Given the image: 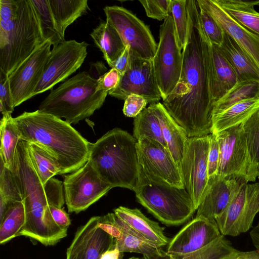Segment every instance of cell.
<instances>
[{"label": "cell", "instance_id": "1", "mask_svg": "<svg viewBox=\"0 0 259 259\" xmlns=\"http://www.w3.org/2000/svg\"><path fill=\"white\" fill-rule=\"evenodd\" d=\"M188 27L182 52L179 80L163 105L189 138L212 132L214 104L202 39L199 9L196 1L187 0Z\"/></svg>", "mask_w": 259, "mask_h": 259}, {"label": "cell", "instance_id": "2", "mask_svg": "<svg viewBox=\"0 0 259 259\" xmlns=\"http://www.w3.org/2000/svg\"><path fill=\"white\" fill-rule=\"evenodd\" d=\"M11 171L21 190L26 215V223L17 237H29L46 246L57 244L66 236L67 230L54 222L49 205L62 208L65 203L63 183L54 178L45 185L41 183L24 141L18 143Z\"/></svg>", "mask_w": 259, "mask_h": 259}, {"label": "cell", "instance_id": "3", "mask_svg": "<svg viewBox=\"0 0 259 259\" xmlns=\"http://www.w3.org/2000/svg\"><path fill=\"white\" fill-rule=\"evenodd\" d=\"M13 121L21 141L41 146L56 158L61 175L77 170L89 160L91 143L65 120L38 109Z\"/></svg>", "mask_w": 259, "mask_h": 259}, {"label": "cell", "instance_id": "4", "mask_svg": "<svg viewBox=\"0 0 259 259\" xmlns=\"http://www.w3.org/2000/svg\"><path fill=\"white\" fill-rule=\"evenodd\" d=\"M137 142L126 131L114 128L91 143L89 160L101 179L112 188L136 190L140 170Z\"/></svg>", "mask_w": 259, "mask_h": 259}, {"label": "cell", "instance_id": "5", "mask_svg": "<svg viewBox=\"0 0 259 259\" xmlns=\"http://www.w3.org/2000/svg\"><path fill=\"white\" fill-rule=\"evenodd\" d=\"M96 88L97 79L89 72H79L51 90L38 110L75 124L102 106L108 92Z\"/></svg>", "mask_w": 259, "mask_h": 259}, {"label": "cell", "instance_id": "6", "mask_svg": "<svg viewBox=\"0 0 259 259\" xmlns=\"http://www.w3.org/2000/svg\"><path fill=\"white\" fill-rule=\"evenodd\" d=\"M135 191L138 201L162 224H184L196 211L185 187H178L147 175L140 167Z\"/></svg>", "mask_w": 259, "mask_h": 259}, {"label": "cell", "instance_id": "7", "mask_svg": "<svg viewBox=\"0 0 259 259\" xmlns=\"http://www.w3.org/2000/svg\"><path fill=\"white\" fill-rule=\"evenodd\" d=\"M45 41L31 0H19L15 26L8 36L0 38V71L9 76Z\"/></svg>", "mask_w": 259, "mask_h": 259}, {"label": "cell", "instance_id": "8", "mask_svg": "<svg viewBox=\"0 0 259 259\" xmlns=\"http://www.w3.org/2000/svg\"><path fill=\"white\" fill-rule=\"evenodd\" d=\"M182 61V52L178 44L174 21L170 13L160 27L159 40L152 59L163 100L172 93L179 80Z\"/></svg>", "mask_w": 259, "mask_h": 259}, {"label": "cell", "instance_id": "9", "mask_svg": "<svg viewBox=\"0 0 259 259\" xmlns=\"http://www.w3.org/2000/svg\"><path fill=\"white\" fill-rule=\"evenodd\" d=\"M211 134L189 138L180 165L184 187L196 209L206 191L208 184V155Z\"/></svg>", "mask_w": 259, "mask_h": 259}, {"label": "cell", "instance_id": "10", "mask_svg": "<svg viewBox=\"0 0 259 259\" xmlns=\"http://www.w3.org/2000/svg\"><path fill=\"white\" fill-rule=\"evenodd\" d=\"M63 184L68 210L75 213L86 210L112 188L101 179L89 160L65 176Z\"/></svg>", "mask_w": 259, "mask_h": 259}, {"label": "cell", "instance_id": "11", "mask_svg": "<svg viewBox=\"0 0 259 259\" xmlns=\"http://www.w3.org/2000/svg\"><path fill=\"white\" fill-rule=\"evenodd\" d=\"M106 21L118 31L124 45L141 58L152 60L157 48L149 27L129 10L117 6L104 8Z\"/></svg>", "mask_w": 259, "mask_h": 259}, {"label": "cell", "instance_id": "12", "mask_svg": "<svg viewBox=\"0 0 259 259\" xmlns=\"http://www.w3.org/2000/svg\"><path fill=\"white\" fill-rule=\"evenodd\" d=\"M88 46L85 41L65 40L53 48L33 96L52 89L80 68L87 57Z\"/></svg>", "mask_w": 259, "mask_h": 259}, {"label": "cell", "instance_id": "13", "mask_svg": "<svg viewBox=\"0 0 259 259\" xmlns=\"http://www.w3.org/2000/svg\"><path fill=\"white\" fill-rule=\"evenodd\" d=\"M108 94L125 100L130 95H136L144 98L148 103L158 102L161 94L158 87L152 60L139 57L130 50L127 67L121 75L117 86Z\"/></svg>", "mask_w": 259, "mask_h": 259}, {"label": "cell", "instance_id": "14", "mask_svg": "<svg viewBox=\"0 0 259 259\" xmlns=\"http://www.w3.org/2000/svg\"><path fill=\"white\" fill-rule=\"evenodd\" d=\"M258 212L259 182L246 183L215 221L222 235L235 237L250 230Z\"/></svg>", "mask_w": 259, "mask_h": 259}, {"label": "cell", "instance_id": "15", "mask_svg": "<svg viewBox=\"0 0 259 259\" xmlns=\"http://www.w3.org/2000/svg\"><path fill=\"white\" fill-rule=\"evenodd\" d=\"M137 148L139 165L147 175L174 186L184 187L180 167L166 147L142 138L138 140Z\"/></svg>", "mask_w": 259, "mask_h": 259}, {"label": "cell", "instance_id": "16", "mask_svg": "<svg viewBox=\"0 0 259 259\" xmlns=\"http://www.w3.org/2000/svg\"><path fill=\"white\" fill-rule=\"evenodd\" d=\"M52 46L50 40L45 41L8 76L14 107L33 97Z\"/></svg>", "mask_w": 259, "mask_h": 259}, {"label": "cell", "instance_id": "17", "mask_svg": "<svg viewBox=\"0 0 259 259\" xmlns=\"http://www.w3.org/2000/svg\"><path fill=\"white\" fill-rule=\"evenodd\" d=\"M215 134L220 151L217 176L238 177L247 181L248 155L243 122Z\"/></svg>", "mask_w": 259, "mask_h": 259}, {"label": "cell", "instance_id": "18", "mask_svg": "<svg viewBox=\"0 0 259 259\" xmlns=\"http://www.w3.org/2000/svg\"><path fill=\"white\" fill-rule=\"evenodd\" d=\"M221 235L215 220L195 217L170 239L165 252L180 258L206 247Z\"/></svg>", "mask_w": 259, "mask_h": 259}, {"label": "cell", "instance_id": "19", "mask_svg": "<svg viewBox=\"0 0 259 259\" xmlns=\"http://www.w3.org/2000/svg\"><path fill=\"white\" fill-rule=\"evenodd\" d=\"M100 216L91 218L76 232L66 259H100L111 248L114 238L99 226Z\"/></svg>", "mask_w": 259, "mask_h": 259}, {"label": "cell", "instance_id": "20", "mask_svg": "<svg viewBox=\"0 0 259 259\" xmlns=\"http://www.w3.org/2000/svg\"><path fill=\"white\" fill-rule=\"evenodd\" d=\"M202 39L209 77L212 102L214 105L239 82L233 69L219 49L212 45L202 27Z\"/></svg>", "mask_w": 259, "mask_h": 259}, {"label": "cell", "instance_id": "21", "mask_svg": "<svg viewBox=\"0 0 259 259\" xmlns=\"http://www.w3.org/2000/svg\"><path fill=\"white\" fill-rule=\"evenodd\" d=\"M246 183L245 179L238 177L219 178L215 176L209 179L206 191L197 209L196 217L215 220Z\"/></svg>", "mask_w": 259, "mask_h": 259}, {"label": "cell", "instance_id": "22", "mask_svg": "<svg viewBox=\"0 0 259 259\" xmlns=\"http://www.w3.org/2000/svg\"><path fill=\"white\" fill-rule=\"evenodd\" d=\"M199 8L207 11L259 68V34L241 25L214 0H197Z\"/></svg>", "mask_w": 259, "mask_h": 259}, {"label": "cell", "instance_id": "23", "mask_svg": "<svg viewBox=\"0 0 259 259\" xmlns=\"http://www.w3.org/2000/svg\"><path fill=\"white\" fill-rule=\"evenodd\" d=\"M114 213L148 242L160 248L169 243L170 239L165 235L164 228L146 217L139 209L119 206Z\"/></svg>", "mask_w": 259, "mask_h": 259}, {"label": "cell", "instance_id": "24", "mask_svg": "<svg viewBox=\"0 0 259 259\" xmlns=\"http://www.w3.org/2000/svg\"><path fill=\"white\" fill-rule=\"evenodd\" d=\"M151 104L158 118L167 148L180 167L189 137L162 104L157 102Z\"/></svg>", "mask_w": 259, "mask_h": 259}, {"label": "cell", "instance_id": "25", "mask_svg": "<svg viewBox=\"0 0 259 259\" xmlns=\"http://www.w3.org/2000/svg\"><path fill=\"white\" fill-rule=\"evenodd\" d=\"M218 47L233 69L239 82L259 81V68L239 45L224 31L223 42Z\"/></svg>", "mask_w": 259, "mask_h": 259}, {"label": "cell", "instance_id": "26", "mask_svg": "<svg viewBox=\"0 0 259 259\" xmlns=\"http://www.w3.org/2000/svg\"><path fill=\"white\" fill-rule=\"evenodd\" d=\"M90 36L111 67L126 48L118 31L106 21L100 22Z\"/></svg>", "mask_w": 259, "mask_h": 259}, {"label": "cell", "instance_id": "27", "mask_svg": "<svg viewBox=\"0 0 259 259\" xmlns=\"http://www.w3.org/2000/svg\"><path fill=\"white\" fill-rule=\"evenodd\" d=\"M259 109V97L237 103L212 116V133L240 124Z\"/></svg>", "mask_w": 259, "mask_h": 259}, {"label": "cell", "instance_id": "28", "mask_svg": "<svg viewBox=\"0 0 259 259\" xmlns=\"http://www.w3.org/2000/svg\"><path fill=\"white\" fill-rule=\"evenodd\" d=\"M48 1L57 28L64 38L66 28L90 9L87 0Z\"/></svg>", "mask_w": 259, "mask_h": 259}, {"label": "cell", "instance_id": "29", "mask_svg": "<svg viewBox=\"0 0 259 259\" xmlns=\"http://www.w3.org/2000/svg\"><path fill=\"white\" fill-rule=\"evenodd\" d=\"M248 155L247 181L255 182L259 175V109L243 122Z\"/></svg>", "mask_w": 259, "mask_h": 259}, {"label": "cell", "instance_id": "30", "mask_svg": "<svg viewBox=\"0 0 259 259\" xmlns=\"http://www.w3.org/2000/svg\"><path fill=\"white\" fill-rule=\"evenodd\" d=\"M233 19L244 27L259 34V13L254 6L259 1L214 0Z\"/></svg>", "mask_w": 259, "mask_h": 259}, {"label": "cell", "instance_id": "31", "mask_svg": "<svg viewBox=\"0 0 259 259\" xmlns=\"http://www.w3.org/2000/svg\"><path fill=\"white\" fill-rule=\"evenodd\" d=\"M117 218L120 226L121 233L114 241L120 251L138 253L149 256L159 254L163 251L162 248L145 240L117 216Z\"/></svg>", "mask_w": 259, "mask_h": 259}, {"label": "cell", "instance_id": "32", "mask_svg": "<svg viewBox=\"0 0 259 259\" xmlns=\"http://www.w3.org/2000/svg\"><path fill=\"white\" fill-rule=\"evenodd\" d=\"M0 123L1 161L5 167L11 170L17 146L21 140L11 114L3 116Z\"/></svg>", "mask_w": 259, "mask_h": 259}, {"label": "cell", "instance_id": "33", "mask_svg": "<svg viewBox=\"0 0 259 259\" xmlns=\"http://www.w3.org/2000/svg\"><path fill=\"white\" fill-rule=\"evenodd\" d=\"M236 249L225 236H221L206 247L180 258H175L163 251L154 255H143L142 259H224Z\"/></svg>", "mask_w": 259, "mask_h": 259}, {"label": "cell", "instance_id": "34", "mask_svg": "<svg viewBox=\"0 0 259 259\" xmlns=\"http://www.w3.org/2000/svg\"><path fill=\"white\" fill-rule=\"evenodd\" d=\"M133 131V137L137 141L146 138L157 141L167 148L158 118L151 104L135 117Z\"/></svg>", "mask_w": 259, "mask_h": 259}, {"label": "cell", "instance_id": "35", "mask_svg": "<svg viewBox=\"0 0 259 259\" xmlns=\"http://www.w3.org/2000/svg\"><path fill=\"white\" fill-rule=\"evenodd\" d=\"M27 148L32 163L44 185L54 176L61 175V170L57 160L47 150L29 142H27Z\"/></svg>", "mask_w": 259, "mask_h": 259}, {"label": "cell", "instance_id": "36", "mask_svg": "<svg viewBox=\"0 0 259 259\" xmlns=\"http://www.w3.org/2000/svg\"><path fill=\"white\" fill-rule=\"evenodd\" d=\"M26 221L24 201H18L11 204L0 221V243L6 244L17 237Z\"/></svg>", "mask_w": 259, "mask_h": 259}, {"label": "cell", "instance_id": "37", "mask_svg": "<svg viewBox=\"0 0 259 259\" xmlns=\"http://www.w3.org/2000/svg\"><path fill=\"white\" fill-rule=\"evenodd\" d=\"M257 97H259V81L245 80L238 82L214 105L212 116L237 103Z\"/></svg>", "mask_w": 259, "mask_h": 259}, {"label": "cell", "instance_id": "38", "mask_svg": "<svg viewBox=\"0 0 259 259\" xmlns=\"http://www.w3.org/2000/svg\"><path fill=\"white\" fill-rule=\"evenodd\" d=\"M23 201L19 186L13 172L0 162V221L12 204Z\"/></svg>", "mask_w": 259, "mask_h": 259}, {"label": "cell", "instance_id": "39", "mask_svg": "<svg viewBox=\"0 0 259 259\" xmlns=\"http://www.w3.org/2000/svg\"><path fill=\"white\" fill-rule=\"evenodd\" d=\"M37 13L45 41L50 40L53 48L65 40L60 33L48 0H31Z\"/></svg>", "mask_w": 259, "mask_h": 259}, {"label": "cell", "instance_id": "40", "mask_svg": "<svg viewBox=\"0 0 259 259\" xmlns=\"http://www.w3.org/2000/svg\"><path fill=\"white\" fill-rule=\"evenodd\" d=\"M187 0H171L170 13L172 15L178 46L182 51L187 39L188 16Z\"/></svg>", "mask_w": 259, "mask_h": 259}, {"label": "cell", "instance_id": "41", "mask_svg": "<svg viewBox=\"0 0 259 259\" xmlns=\"http://www.w3.org/2000/svg\"><path fill=\"white\" fill-rule=\"evenodd\" d=\"M199 9L200 21L204 33L212 45L220 46L223 42L224 31L207 11L202 8H199Z\"/></svg>", "mask_w": 259, "mask_h": 259}, {"label": "cell", "instance_id": "42", "mask_svg": "<svg viewBox=\"0 0 259 259\" xmlns=\"http://www.w3.org/2000/svg\"><path fill=\"white\" fill-rule=\"evenodd\" d=\"M139 2L149 18L159 21L164 20L171 13V0H143Z\"/></svg>", "mask_w": 259, "mask_h": 259}, {"label": "cell", "instance_id": "43", "mask_svg": "<svg viewBox=\"0 0 259 259\" xmlns=\"http://www.w3.org/2000/svg\"><path fill=\"white\" fill-rule=\"evenodd\" d=\"M8 76L0 71V111L4 115H11L14 111Z\"/></svg>", "mask_w": 259, "mask_h": 259}, {"label": "cell", "instance_id": "44", "mask_svg": "<svg viewBox=\"0 0 259 259\" xmlns=\"http://www.w3.org/2000/svg\"><path fill=\"white\" fill-rule=\"evenodd\" d=\"M219 145L217 135L211 134L208 155V180L217 175L219 161Z\"/></svg>", "mask_w": 259, "mask_h": 259}, {"label": "cell", "instance_id": "45", "mask_svg": "<svg viewBox=\"0 0 259 259\" xmlns=\"http://www.w3.org/2000/svg\"><path fill=\"white\" fill-rule=\"evenodd\" d=\"M123 108V114L127 117H136L145 108L147 101L142 96L131 95L124 100Z\"/></svg>", "mask_w": 259, "mask_h": 259}, {"label": "cell", "instance_id": "46", "mask_svg": "<svg viewBox=\"0 0 259 259\" xmlns=\"http://www.w3.org/2000/svg\"><path fill=\"white\" fill-rule=\"evenodd\" d=\"M121 74L115 68H111L97 80V91L109 92L115 89L119 83Z\"/></svg>", "mask_w": 259, "mask_h": 259}, {"label": "cell", "instance_id": "47", "mask_svg": "<svg viewBox=\"0 0 259 259\" xmlns=\"http://www.w3.org/2000/svg\"><path fill=\"white\" fill-rule=\"evenodd\" d=\"M19 1L0 0V20L15 19L17 17Z\"/></svg>", "mask_w": 259, "mask_h": 259}, {"label": "cell", "instance_id": "48", "mask_svg": "<svg viewBox=\"0 0 259 259\" xmlns=\"http://www.w3.org/2000/svg\"><path fill=\"white\" fill-rule=\"evenodd\" d=\"M49 209L54 222L60 227L68 229L71 224V220L66 211L61 207L50 205Z\"/></svg>", "mask_w": 259, "mask_h": 259}, {"label": "cell", "instance_id": "49", "mask_svg": "<svg viewBox=\"0 0 259 259\" xmlns=\"http://www.w3.org/2000/svg\"><path fill=\"white\" fill-rule=\"evenodd\" d=\"M129 60L130 47L127 46L122 53L111 68L116 69L122 75L125 71L127 67Z\"/></svg>", "mask_w": 259, "mask_h": 259}, {"label": "cell", "instance_id": "50", "mask_svg": "<svg viewBox=\"0 0 259 259\" xmlns=\"http://www.w3.org/2000/svg\"><path fill=\"white\" fill-rule=\"evenodd\" d=\"M224 259H259V252L256 250L240 251L237 250Z\"/></svg>", "mask_w": 259, "mask_h": 259}, {"label": "cell", "instance_id": "51", "mask_svg": "<svg viewBox=\"0 0 259 259\" xmlns=\"http://www.w3.org/2000/svg\"><path fill=\"white\" fill-rule=\"evenodd\" d=\"M124 252L119 251L114 243L110 249L105 252L100 259H123Z\"/></svg>", "mask_w": 259, "mask_h": 259}, {"label": "cell", "instance_id": "52", "mask_svg": "<svg viewBox=\"0 0 259 259\" xmlns=\"http://www.w3.org/2000/svg\"><path fill=\"white\" fill-rule=\"evenodd\" d=\"M250 237L253 246L259 252V222L250 232Z\"/></svg>", "mask_w": 259, "mask_h": 259}, {"label": "cell", "instance_id": "53", "mask_svg": "<svg viewBox=\"0 0 259 259\" xmlns=\"http://www.w3.org/2000/svg\"><path fill=\"white\" fill-rule=\"evenodd\" d=\"M128 259H141V258H140L139 257H136L133 256V257H131L129 258Z\"/></svg>", "mask_w": 259, "mask_h": 259}, {"label": "cell", "instance_id": "54", "mask_svg": "<svg viewBox=\"0 0 259 259\" xmlns=\"http://www.w3.org/2000/svg\"><path fill=\"white\" fill-rule=\"evenodd\" d=\"M257 178H258V180H259V175H258V177H257Z\"/></svg>", "mask_w": 259, "mask_h": 259}]
</instances>
